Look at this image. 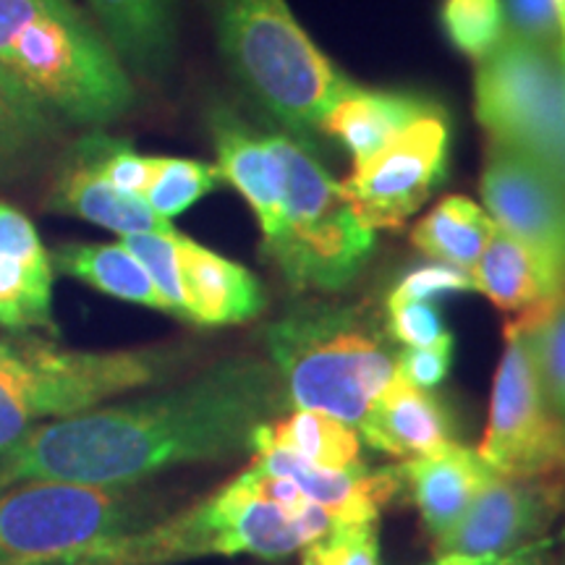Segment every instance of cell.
I'll use <instances>...</instances> for the list:
<instances>
[{
	"mask_svg": "<svg viewBox=\"0 0 565 565\" xmlns=\"http://www.w3.org/2000/svg\"><path fill=\"white\" fill-rule=\"evenodd\" d=\"M76 154L89 162L116 192L145 200L152 179V158L139 154L129 141L110 139L105 134H89L76 141Z\"/></svg>",
	"mask_w": 565,
	"mask_h": 565,
	"instance_id": "32",
	"label": "cell"
},
{
	"mask_svg": "<svg viewBox=\"0 0 565 565\" xmlns=\"http://www.w3.org/2000/svg\"><path fill=\"white\" fill-rule=\"evenodd\" d=\"M0 257L17 259L30 267H53L51 254L42 246L30 217L6 202H0Z\"/></svg>",
	"mask_w": 565,
	"mask_h": 565,
	"instance_id": "36",
	"label": "cell"
},
{
	"mask_svg": "<svg viewBox=\"0 0 565 565\" xmlns=\"http://www.w3.org/2000/svg\"><path fill=\"white\" fill-rule=\"evenodd\" d=\"M532 335L542 393L557 419L565 422V291L553 301L521 312Z\"/></svg>",
	"mask_w": 565,
	"mask_h": 565,
	"instance_id": "28",
	"label": "cell"
},
{
	"mask_svg": "<svg viewBox=\"0 0 565 565\" xmlns=\"http://www.w3.org/2000/svg\"><path fill=\"white\" fill-rule=\"evenodd\" d=\"M463 291H477L471 273L458 270V267H454V265L437 263V265L416 267V270L404 275L387 299L429 301L433 296L463 294Z\"/></svg>",
	"mask_w": 565,
	"mask_h": 565,
	"instance_id": "35",
	"label": "cell"
},
{
	"mask_svg": "<svg viewBox=\"0 0 565 565\" xmlns=\"http://www.w3.org/2000/svg\"><path fill=\"white\" fill-rule=\"evenodd\" d=\"M252 466L299 487L315 505H320L333 519V524L377 521L380 511L391 503L404 484L398 466L383 471H366L364 466L341 471L317 469V466L303 463L291 454L265 448V445H257L252 450Z\"/></svg>",
	"mask_w": 565,
	"mask_h": 565,
	"instance_id": "14",
	"label": "cell"
},
{
	"mask_svg": "<svg viewBox=\"0 0 565 565\" xmlns=\"http://www.w3.org/2000/svg\"><path fill=\"white\" fill-rule=\"evenodd\" d=\"M288 408L273 362L223 359L179 385L40 424L0 461V487L24 479L129 487L171 466L252 454L259 429Z\"/></svg>",
	"mask_w": 565,
	"mask_h": 565,
	"instance_id": "1",
	"label": "cell"
},
{
	"mask_svg": "<svg viewBox=\"0 0 565 565\" xmlns=\"http://www.w3.org/2000/svg\"><path fill=\"white\" fill-rule=\"evenodd\" d=\"M498 225L487 212L466 196H445L419 223L414 225L412 242L437 263L454 265L471 273L490 244Z\"/></svg>",
	"mask_w": 565,
	"mask_h": 565,
	"instance_id": "25",
	"label": "cell"
},
{
	"mask_svg": "<svg viewBox=\"0 0 565 565\" xmlns=\"http://www.w3.org/2000/svg\"><path fill=\"white\" fill-rule=\"evenodd\" d=\"M387 330L406 349H427V345L454 341V335L445 328L440 309L433 301L387 299Z\"/></svg>",
	"mask_w": 565,
	"mask_h": 565,
	"instance_id": "34",
	"label": "cell"
},
{
	"mask_svg": "<svg viewBox=\"0 0 565 565\" xmlns=\"http://www.w3.org/2000/svg\"><path fill=\"white\" fill-rule=\"evenodd\" d=\"M267 351L291 408L359 424L395 374V356L362 309L303 303L267 328Z\"/></svg>",
	"mask_w": 565,
	"mask_h": 565,
	"instance_id": "3",
	"label": "cell"
},
{
	"mask_svg": "<svg viewBox=\"0 0 565 565\" xmlns=\"http://www.w3.org/2000/svg\"><path fill=\"white\" fill-rule=\"evenodd\" d=\"M0 68L74 124H110L134 105L121 58L71 0H0Z\"/></svg>",
	"mask_w": 565,
	"mask_h": 565,
	"instance_id": "2",
	"label": "cell"
},
{
	"mask_svg": "<svg viewBox=\"0 0 565 565\" xmlns=\"http://www.w3.org/2000/svg\"><path fill=\"white\" fill-rule=\"evenodd\" d=\"M141 503L126 487L24 479L0 487V565H68L134 532Z\"/></svg>",
	"mask_w": 565,
	"mask_h": 565,
	"instance_id": "8",
	"label": "cell"
},
{
	"mask_svg": "<svg viewBox=\"0 0 565 565\" xmlns=\"http://www.w3.org/2000/svg\"><path fill=\"white\" fill-rule=\"evenodd\" d=\"M105 40L126 66L158 76L175 51L173 0H87Z\"/></svg>",
	"mask_w": 565,
	"mask_h": 565,
	"instance_id": "20",
	"label": "cell"
},
{
	"mask_svg": "<svg viewBox=\"0 0 565 565\" xmlns=\"http://www.w3.org/2000/svg\"><path fill=\"white\" fill-rule=\"evenodd\" d=\"M508 30L521 38L561 47V21L553 0H505Z\"/></svg>",
	"mask_w": 565,
	"mask_h": 565,
	"instance_id": "37",
	"label": "cell"
},
{
	"mask_svg": "<svg viewBox=\"0 0 565 565\" xmlns=\"http://www.w3.org/2000/svg\"><path fill=\"white\" fill-rule=\"evenodd\" d=\"M448 150V121L443 108H435L370 160L353 166L341 192L372 231H398L443 183Z\"/></svg>",
	"mask_w": 565,
	"mask_h": 565,
	"instance_id": "12",
	"label": "cell"
},
{
	"mask_svg": "<svg viewBox=\"0 0 565 565\" xmlns=\"http://www.w3.org/2000/svg\"><path fill=\"white\" fill-rule=\"evenodd\" d=\"M563 536H565V532H563Z\"/></svg>",
	"mask_w": 565,
	"mask_h": 565,
	"instance_id": "41",
	"label": "cell"
},
{
	"mask_svg": "<svg viewBox=\"0 0 565 565\" xmlns=\"http://www.w3.org/2000/svg\"><path fill=\"white\" fill-rule=\"evenodd\" d=\"M550 542L536 540V542H532V545L515 550L513 555H508L505 561H500L494 565H545V547Z\"/></svg>",
	"mask_w": 565,
	"mask_h": 565,
	"instance_id": "39",
	"label": "cell"
},
{
	"mask_svg": "<svg viewBox=\"0 0 565 565\" xmlns=\"http://www.w3.org/2000/svg\"><path fill=\"white\" fill-rule=\"evenodd\" d=\"M450 362H454V341H445L427 349H404L395 356V372L412 385L429 391L448 377Z\"/></svg>",
	"mask_w": 565,
	"mask_h": 565,
	"instance_id": "38",
	"label": "cell"
},
{
	"mask_svg": "<svg viewBox=\"0 0 565 565\" xmlns=\"http://www.w3.org/2000/svg\"><path fill=\"white\" fill-rule=\"evenodd\" d=\"M435 108L440 105L414 92L364 89L349 84L324 113L320 129L341 141L353 158V166H359Z\"/></svg>",
	"mask_w": 565,
	"mask_h": 565,
	"instance_id": "19",
	"label": "cell"
},
{
	"mask_svg": "<svg viewBox=\"0 0 565 565\" xmlns=\"http://www.w3.org/2000/svg\"><path fill=\"white\" fill-rule=\"evenodd\" d=\"M53 210L76 215L82 221L100 225L118 236L147 231H173L171 221L160 217L150 204L139 196H126L110 186L87 160L74 152L51 194Z\"/></svg>",
	"mask_w": 565,
	"mask_h": 565,
	"instance_id": "21",
	"label": "cell"
},
{
	"mask_svg": "<svg viewBox=\"0 0 565 565\" xmlns=\"http://www.w3.org/2000/svg\"><path fill=\"white\" fill-rule=\"evenodd\" d=\"M477 454L500 477L565 475V422L557 419L542 393L532 335L521 315L505 324L490 422Z\"/></svg>",
	"mask_w": 565,
	"mask_h": 565,
	"instance_id": "10",
	"label": "cell"
},
{
	"mask_svg": "<svg viewBox=\"0 0 565 565\" xmlns=\"http://www.w3.org/2000/svg\"><path fill=\"white\" fill-rule=\"evenodd\" d=\"M221 53L242 87L296 134L320 129L349 79L282 0H212Z\"/></svg>",
	"mask_w": 565,
	"mask_h": 565,
	"instance_id": "4",
	"label": "cell"
},
{
	"mask_svg": "<svg viewBox=\"0 0 565 565\" xmlns=\"http://www.w3.org/2000/svg\"><path fill=\"white\" fill-rule=\"evenodd\" d=\"M282 450L291 454L303 463H312L317 469H353L362 466L359 461V437L335 416L309 408H296L291 416H280L278 422L267 424L254 437V448ZM252 448V450H254Z\"/></svg>",
	"mask_w": 565,
	"mask_h": 565,
	"instance_id": "23",
	"label": "cell"
},
{
	"mask_svg": "<svg viewBox=\"0 0 565 565\" xmlns=\"http://www.w3.org/2000/svg\"><path fill=\"white\" fill-rule=\"evenodd\" d=\"M179 267L186 320L196 324L249 322L265 309V288L244 265L231 263L207 246L179 238Z\"/></svg>",
	"mask_w": 565,
	"mask_h": 565,
	"instance_id": "17",
	"label": "cell"
},
{
	"mask_svg": "<svg viewBox=\"0 0 565 565\" xmlns=\"http://www.w3.org/2000/svg\"><path fill=\"white\" fill-rule=\"evenodd\" d=\"M482 200L498 228L524 242L565 291V179L532 154L490 141Z\"/></svg>",
	"mask_w": 565,
	"mask_h": 565,
	"instance_id": "13",
	"label": "cell"
},
{
	"mask_svg": "<svg viewBox=\"0 0 565 565\" xmlns=\"http://www.w3.org/2000/svg\"><path fill=\"white\" fill-rule=\"evenodd\" d=\"M475 113L490 141L532 154L565 179V58L508 30L479 61Z\"/></svg>",
	"mask_w": 565,
	"mask_h": 565,
	"instance_id": "9",
	"label": "cell"
},
{
	"mask_svg": "<svg viewBox=\"0 0 565 565\" xmlns=\"http://www.w3.org/2000/svg\"><path fill=\"white\" fill-rule=\"evenodd\" d=\"M55 121L45 105L0 68V173L38 154L55 137Z\"/></svg>",
	"mask_w": 565,
	"mask_h": 565,
	"instance_id": "26",
	"label": "cell"
},
{
	"mask_svg": "<svg viewBox=\"0 0 565 565\" xmlns=\"http://www.w3.org/2000/svg\"><path fill=\"white\" fill-rule=\"evenodd\" d=\"M471 278L479 294H484L498 309L513 315L553 301L561 294L540 257L503 228H494Z\"/></svg>",
	"mask_w": 565,
	"mask_h": 565,
	"instance_id": "22",
	"label": "cell"
},
{
	"mask_svg": "<svg viewBox=\"0 0 565 565\" xmlns=\"http://www.w3.org/2000/svg\"><path fill=\"white\" fill-rule=\"evenodd\" d=\"M223 183L217 166L189 158H152V179L145 202L160 217L171 221Z\"/></svg>",
	"mask_w": 565,
	"mask_h": 565,
	"instance_id": "29",
	"label": "cell"
},
{
	"mask_svg": "<svg viewBox=\"0 0 565 565\" xmlns=\"http://www.w3.org/2000/svg\"><path fill=\"white\" fill-rule=\"evenodd\" d=\"M53 267L0 257V324L11 330L53 328Z\"/></svg>",
	"mask_w": 565,
	"mask_h": 565,
	"instance_id": "27",
	"label": "cell"
},
{
	"mask_svg": "<svg viewBox=\"0 0 565 565\" xmlns=\"http://www.w3.org/2000/svg\"><path fill=\"white\" fill-rule=\"evenodd\" d=\"M51 259L61 273L87 282L95 291L166 312V301L150 275L124 244H66Z\"/></svg>",
	"mask_w": 565,
	"mask_h": 565,
	"instance_id": "24",
	"label": "cell"
},
{
	"mask_svg": "<svg viewBox=\"0 0 565 565\" xmlns=\"http://www.w3.org/2000/svg\"><path fill=\"white\" fill-rule=\"evenodd\" d=\"M303 565H380L377 521L333 524L303 550Z\"/></svg>",
	"mask_w": 565,
	"mask_h": 565,
	"instance_id": "33",
	"label": "cell"
},
{
	"mask_svg": "<svg viewBox=\"0 0 565 565\" xmlns=\"http://www.w3.org/2000/svg\"><path fill=\"white\" fill-rule=\"evenodd\" d=\"M210 134L215 141L217 171L249 202L263 228V246L270 244L278 233L282 210V166L270 137H257L223 105L210 110Z\"/></svg>",
	"mask_w": 565,
	"mask_h": 565,
	"instance_id": "16",
	"label": "cell"
},
{
	"mask_svg": "<svg viewBox=\"0 0 565 565\" xmlns=\"http://www.w3.org/2000/svg\"><path fill=\"white\" fill-rule=\"evenodd\" d=\"M179 359L166 349L68 351L0 343V461L40 424L160 383Z\"/></svg>",
	"mask_w": 565,
	"mask_h": 565,
	"instance_id": "5",
	"label": "cell"
},
{
	"mask_svg": "<svg viewBox=\"0 0 565 565\" xmlns=\"http://www.w3.org/2000/svg\"><path fill=\"white\" fill-rule=\"evenodd\" d=\"M356 427L364 443L401 461L433 454L443 445L454 443L450 419L440 398L424 387L412 385L398 372L377 393Z\"/></svg>",
	"mask_w": 565,
	"mask_h": 565,
	"instance_id": "18",
	"label": "cell"
},
{
	"mask_svg": "<svg viewBox=\"0 0 565 565\" xmlns=\"http://www.w3.org/2000/svg\"><path fill=\"white\" fill-rule=\"evenodd\" d=\"M179 231H147L121 236V244L129 249L139 265L145 267L150 280L166 301V312L186 320V301H183L181 267H179Z\"/></svg>",
	"mask_w": 565,
	"mask_h": 565,
	"instance_id": "31",
	"label": "cell"
},
{
	"mask_svg": "<svg viewBox=\"0 0 565 565\" xmlns=\"http://www.w3.org/2000/svg\"><path fill=\"white\" fill-rule=\"evenodd\" d=\"M401 482L408 487L427 534L440 540L469 511L494 471L477 450L448 443L443 448L398 463Z\"/></svg>",
	"mask_w": 565,
	"mask_h": 565,
	"instance_id": "15",
	"label": "cell"
},
{
	"mask_svg": "<svg viewBox=\"0 0 565 565\" xmlns=\"http://www.w3.org/2000/svg\"><path fill=\"white\" fill-rule=\"evenodd\" d=\"M299 526L254 490L246 471L160 524H147L74 557L68 565H181L210 555L275 561L307 547Z\"/></svg>",
	"mask_w": 565,
	"mask_h": 565,
	"instance_id": "7",
	"label": "cell"
},
{
	"mask_svg": "<svg viewBox=\"0 0 565 565\" xmlns=\"http://www.w3.org/2000/svg\"><path fill=\"white\" fill-rule=\"evenodd\" d=\"M270 145L282 166V210L265 257L294 291H341L370 259L374 231L307 147L286 134Z\"/></svg>",
	"mask_w": 565,
	"mask_h": 565,
	"instance_id": "6",
	"label": "cell"
},
{
	"mask_svg": "<svg viewBox=\"0 0 565 565\" xmlns=\"http://www.w3.org/2000/svg\"><path fill=\"white\" fill-rule=\"evenodd\" d=\"M440 24L456 51L477 63L487 58L508 32L503 0H443Z\"/></svg>",
	"mask_w": 565,
	"mask_h": 565,
	"instance_id": "30",
	"label": "cell"
},
{
	"mask_svg": "<svg viewBox=\"0 0 565 565\" xmlns=\"http://www.w3.org/2000/svg\"><path fill=\"white\" fill-rule=\"evenodd\" d=\"M555 11H557V21H561V47H563V58H565V0H553Z\"/></svg>",
	"mask_w": 565,
	"mask_h": 565,
	"instance_id": "40",
	"label": "cell"
},
{
	"mask_svg": "<svg viewBox=\"0 0 565 565\" xmlns=\"http://www.w3.org/2000/svg\"><path fill=\"white\" fill-rule=\"evenodd\" d=\"M565 508V475L500 477L482 487L461 521L433 542L427 565H494L532 545Z\"/></svg>",
	"mask_w": 565,
	"mask_h": 565,
	"instance_id": "11",
	"label": "cell"
}]
</instances>
